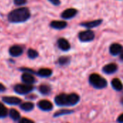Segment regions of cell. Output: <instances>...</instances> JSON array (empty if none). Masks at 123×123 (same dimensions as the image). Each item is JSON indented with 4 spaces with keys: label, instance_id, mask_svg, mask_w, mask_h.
Wrapping results in <instances>:
<instances>
[{
    "label": "cell",
    "instance_id": "obj_24",
    "mask_svg": "<svg viewBox=\"0 0 123 123\" xmlns=\"http://www.w3.org/2000/svg\"><path fill=\"white\" fill-rule=\"evenodd\" d=\"M59 63L61 64V65H64V64H66L68 63L69 61V58H67V57H61L59 58Z\"/></svg>",
    "mask_w": 123,
    "mask_h": 123
},
{
    "label": "cell",
    "instance_id": "obj_7",
    "mask_svg": "<svg viewBox=\"0 0 123 123\" xmlns=\"http://www.w3.org/2000/svg\"><path fill=\"white\" fill-rule=\"evenodd\" d=\"M122 51H123V47L121 45L118 43H114L111 45L110 48V52L113 55H117L118 54L121 53Z\"/></svg>",
    "mask_w": 123,
    "mask_h": 123
},
{
    "label": "cell",
    "instance_id": "obj_6",
    "mask_svg": "<svg viewBox=\"0 0 123 123\" xmlns=\"http://www.w3.org/2000/svg\"><path fill=\"white\" fill-rule=\"evenodd\" d=\"M38 107L42 110L49 111L53 109V105L48 100H41L38 102Z\"/></svg>",
    "mask_w": 123,
    "mask_h": 123
},
{
    "label": "cell",
    "instance_id": "obj_22",
    "mask_svg": "<svg viewBox=\"0 0 123 123\" xmlns=\"http://www.w3.org/2000/svg\"><path fill=\"white\" fill-rule=\"evenodd\" d=\"M27 55H28V57L30 58L34 59V58H36L38 56V53L34 49H29L28 51H27Z\"/></svg>",
    "mask_w": 123,
    "mask_h": 123
},
{
    "label": "cell",
    "instance_id": "obj_27",
    "mask_svg": "<svg viewBox=\"0 0 123 123\" xmlns=\"http://www.w3.org/2000/svg\"><path fill=\"white\" fill-rule=\"evenodd\" d=\"M53 4H54V5H55V6H58V5H59L60 4H61V1H60V0H49Z\"/></svg>",
    "mask_w": 123,
    "mask_h": 123
},
{
    "label": "cell",
    "instance_id": "obj_13",
    "mask_svg": "<svg viewBox=\"0 0 123 123\" xmlns=\"http://www.w3.org/2000/svg\"><path fill=\"white\" fill-rule=\"evenodd\" d=\"M117 70V66L116 64L115 63H110L106 65L105 66H104L103 68V71L106 74H113L115 73L116 71Z\"/></svg>",
    "mask_w": 123,
    "mask_h": 123
},
{
    "label": "cell",
    "instance_id": "obj_5",
    "mask_svg": "<svg viewBox=\"0 0 123 123\" xmlns=\"http://www.w3.org/2000/svg\"><path fill=\"white\" fill-rule=\"evenodd\" d=\"M76 14H77L76 9H73V8L67 9L63 12V13L61 14V17L63 19H71V18H73Z\"/></svg>",
    "mask_w": 123,
    "mask_h": 123
},
{
    "label": "cell",
    "instance_id": "obj_21",
    "mask_svg": "<svg viewBox=\"0 0 123 123\" xmlns=\"http://www.w3.org/2000/svg\"><path fill=\"white\" fill-rule=\"evenodd\" d=\"M9 115H10V117H11L13 120H18V119L19 118V117H20L19 113L16 110H14V109H12V110H10V112H9Z\"/></svg>",
    "mask_w": 123,
    "mask_h": 123
},
{
    "label": "cell",
    "instance_id": "obj_29",
    "mask_svg": "<svg viewBox=\"0 0 123 123\" xmlns=\"http://www.w3.org/2000/svg\"><path fill=\"white\" fill-rule=\"evenodd\" d=\"M117 121L119 123H123V113L122 115H120L117 119Z\"/></svg>",
    "mask_w": 123,
    "mask_h": 123
},
{
    "label": "cell",
    "instance_id": "obj_31",
    "mask_svg": "<svg viewBox=\"0 0 123 123\" xmlns=\"http://www.w3.org/2000/svg\"><path fill=\"white\" fill-rule=\"evenodd\" d=\"M120 58L123 60V50L121 52V53H120Z\"/></svg>",
    "mask_w": 123,
    "mask_h": 123
},
{
    "label": "cell",
    "instance_id": "obj_1",
    "mask_svg": "<svg viewBox=\"0 0 123 123\" xmlns=\"http://www.w3.org/2000/svg\"><path fill=\"white\" fill-rule=\"evenodd\" d=\"M30 17V12L26 7H21L12 11L8 14V20L13 23L24 22Z\"/></svg>",
    "mask_w": 123,
    "mask_h": 123
},
{
    "label": "cell",
    "instance_id": "obj_28",
    "mask_svg": "<svg viewBox=\"0 0 123 123\" xmlns=\"http://www.w3.org/2000/svg\"><path fill=\"white\" fill-rule=\"evenodd\" d=\"M70 112L71 111H68V110H62V111H60V112H58V113H56L55 115V116H58V115H62V114H65V113H68Z\"/></svg>",
    "mask_w": 123,
    "mask_h": 123
},
{
    "label": "cell",
    "instance_id": "obj_15",
    "mask_svg": "<svg viewBox=\"0 0 123 123\" xmlns=\"http://www.w3.org/2000/svg\"><path fill=\"white\" fill-rule=\"evenodd\" d=\"M50 26L57 30H61L67 26V23L63 21H53L50 22Z\"/></svg>",
    "mask_w": 123,
    "mask_h": 123
},
{
    "label": "cell",
    "instance_id": "obj_30",
    "mask_svg": "<svg viewBox=\"0 0 123 123\" xmlns=\"http://www.w3.org/2000/svg\"><path fill=\"white\" fill-rule=\"evenodd\" d=\"M4 89H5V87L1 84H0V91H4Z\"/></svg>",
    "mask_w": 123,
    "mask_h": 123
},
{
    "label": "cell",
    "instance_id": "obj_25",
    "mask_svg": "<svg viewBox=\"0 0 123 123\" xmlns=\"http://www.w3.org/2000/svg\"><path fill=\"white\" fill-rule=\"evenodd\" d=\"M27 2V0H14V3L16 5H24Z\"/></svg>",
    "mask_w": 123,
    "mask_h": 123
},
{
    "label": "cell",
    "instance_id": "obj_4",
    "mask_svg": "<svg viewBox=\"0 0 123 123\" xmlns=\"http://www.w3.org/2000/svg\"><path fill=\"white\" fill-rule=\"evenodd\" d=\"M33 86L29 84H17L14 86V91L19 94H25L30 92Z\"/></svg>",
    "mask_w": 123,
    "mask_h": 123
},
{
    "label": "cell",
    "instance_id": "obj_19",
    "mask_svg": "<svg viewBox=\"0 0 123 123\" xmlns=\"http://www.w3.org/2000/svg\"><path fill=\"white\" fill-rule=\"evenodd\" d=\"M34 107V105L32 103V102H25V103H23L22 105H21V108L22 110H25V111H31Z\"/></svg>",
    "mask_w": 123,
    "mask_h": 123
},
{
    "label": "cell",
    "instance_id": "obj_9",
    "mask_svg": "<svg viewBox=\"0 0 123 123\" xmlns=\"http://www.w3.org/2000/svg\"><path fill=\"white\" fill-rule=\"evenodd\" d=\"M22 52H23L22 48L19 45H14L9 48V54L14 57L19 56L22 53Z\"/></svg>",
    "mask_w": 123,
    "mask_h": 123
},
{
    "label": "cell",
    "instance_id": "obj_11",
    "mask_svg": "<svg viewBox=\"0 0 123 123\" xmlns=\"http://www.w3.org/2000/svg\"><path fill=\"white\" fill-rule=\"evenodd\" d=\"M55 103L59 106H67V94H60L55 99Z\"/></svg>",
    "mask_w": 123,
    "mask_h": 123
},
{
    "label": "cell",
    "instance_id": "obj_8",
    "mask_svg": "<svg viewBox=\"0 0 123 123\" xmlns=\"http://www.w3.org/2000/svg\"><path fill=\"white\" fill-rule=\"evenodd\" d=\"M58 48L64 51H67L70 49V43L68 42L67 40L64 38H60L58 40Z\"/></svg>",
    "mask_w": 123,
    "mask_h": 123
},
{
    "label": "cell",
    "instance_id": "obj_12",
    "mask_svg": "<svg viewBox=\"0 0 123 123\" xmlns=\"http://www.w3.org/2000/svg\"><path fill=\"white\" fill-rule=\"evenodd\" d=\"M3 101L9 105H18L21 102V99L15 97H3Z\"/></svg>",
    "mask_w": 123,
    "mask_h": 123
},
{
    "label": "cell",
    "instance_id": "obj_20",
    "mask_svg": "<svg viewBox=\"0 0 123 123\" xmlns=\"http://www.w3.org/2000/svg\"><path fill=\"white\" fill-rule=\"evenodd\" d=\"M40 93H42L43 94H49L50 91V88L49 86L45 85V84H43L40 86Z\"/></svg>",
    "mask_w": 123,
    "mask_h": 123
},
{
    "label": "cell",
    "instance_id": "obj_14",
    "mask_svg": "<svg viewBox=\"0 0 123 123\" xmlns=\"http://www.w3.org/2000/svg\"><path fill=\"white\" fill-rule=\"evenodd\" d=\"M22 80L25 84H29V85H32V84H33L35 82V78L31 74H27V73L22 74Z\"/></svg>",
    "mask_w": 123,
    "mask_h": 123
},
{
    "label": "cell",
    "instance_id": "obj_18",
    "mask_svg": "<svg viewBox=\"0 0 123 123\" xmlns=\"http://www.w3.org/2000/svg\"><path fill=\"white\" fill-rule=\"evenodd\" d=\"M38 75L42 76V77H48L52 74V71L48 68H42L39 70L38 71Z\"/></svg>",
    "mask_w": 123,
    "mask_h": 123
},
{
    "label": "cell",
    "instance_id": "obj_23",
    "mask_svg": "<svg viewBox=\"0 0 123 123\" xmlns=\"http://www.w3.org/2000/svg\"><path fill=\"white\" fill-rule=\"evenodd\" d=\"M7 115V110L6 108L0 103V118L1 117H4Z\"/></svg>",
    "mask_w": 123,
    "mask_h": 123
},
{
    "label": "cell",
    "instance_id": "obj_17",
    "mask_svg": "<svg viewBox=\"0 0 123 123\" xmlns=\"http://www.w3.org/2000/svg\"><path fill=\"white\" fill-rule=\"evenodd\" d=\"M112 87L115 90H117V91L122 90L123 88V84H122L121 81L118 79H114L112 81Z\"/></svg>",
    "mask_w": 123,
    "mask_h": 123
},
{
    "label": "cell",
    "instance_id": "obj_10",
    "mask_svg": "<svg viewBox=\"0 0 123 123\" xmlns=\"http://www.w3.org/2000/svg\"><path fill=\"white\" fill-rule=\"evenodd\" d=\"M79 101V95L76 94H67V104L68 106L70 105H74L77 104Z\"/></svg>",
    "mask_w": 123,
    "mask_h": 123
},
{
    "label": "cell",
    "instance_id": "obj_3",
    "mask_svg": "<svg viewBox=\"0 0 123 123\" xmlns=\"http://www.w3.org/2000/svg\"><path fill=\"white\" fill-rule=\"evenodd\" d=\"M94 33L89 30L81 32L79 35V38L82 42H90L94 40Z\"/></svg>",
    "mask_w": 123,
    "mask_h": 123
},
{
    "label": "cell",
    "instance_id": "obj_26",
    "mask_svg": "<svg viewBox=\"0 0 123 123\" xmlns=\"http://www.w3.org/2000/svg\"><path fill=\"white\" fill-rule=\"evenodd\" d=\"M19 123H34V122L31 120H29L27 118H22Z\"/></svg>",
    "mask_w": 123,
    "mask_h": 123
},
{
    "label": "cell",
    "instance_id": "obj_2",
    "mask_svg": "<svg viewBox=\"0 0 123 123\" xmlns=\"http://www.w3.org/2000/svg\"><path fill=\"white\" fill-rule=\"evenodd\" d=\"M89 81L91 84L97 89H103L107 86V81L97 74H94L90 76Z\"/></svg>",
    "mask_w": 123,
    "mask_h": 123
},
{
    "label": "cell",
    "instance_id": "obj_16",
    "mask_svg": "<svg viewBox=\"0 0 123 123\" xmlns=\"http://www.w3.org/2000/svg\"><path fill=\"white\" fill-rule=\"evenodd\" d=\"M101 23H102V20L97 19V20H94V21H90V22L82 23L81 25L84 27H86V28H92L94 27H97L98 25H101Z\"/></svg>",
    "mask_w": 123,
    "mask_h": 123
}]
</instances>
